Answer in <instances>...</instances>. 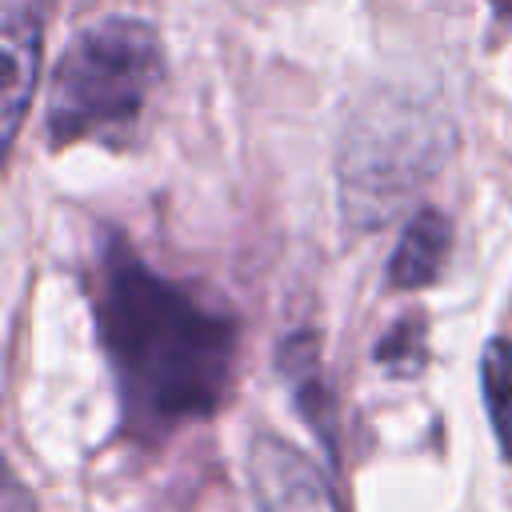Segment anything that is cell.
Listing matches in <instances>:
<instances>
[{
  "label": "cell",
  "mask_w": 512,
  "mask_h": 512,
  "mask_svg": "<svg viewBox=\"0 0 512 512\" xmlns=\"http://www.w3.org/2000/svg\"><path fill=\"white\" fill-rule=\"evenodd\" d=\"M248 476L260 512H340L332 484L320 468L276 436H256L248 452Z\"/></svg>",
  "instance_id": "277c9868"
},
{
  "label": "cell",
  "mask_w": 512,
  "mask_h": 512,
  "mask_svg": "<svg viewBox=\"0 0 512 512\" xmlns=\"http://www.w3.org/2000/svg\"><path fill=\"white\" fill-rule=\"evenodd\" d=\"M96 320L136 436H160L224 404L236 320L156 276L124 244H112L100 260Z\"/></svg>",
  "instance_id": "6da1fadb"
},
{
  "label": "cell",
  "mask_w": 512,
  "mask_h": 512,
  "mask_svg": "<svg viewBox=\"0 0 512 512\" xmlns=\"http://www.w3.org/2000/svg\"><path fill=\"white\" fill-rule=\"evenodd\" d=\"M448 236H452L448 220L436 208H420L408 220L392 260H388V284L400 288V292L432 284L440 264H444V256H448Z\"/></svg>",
  "instance_id": "8992f818"
},
{
  "label": "cell",
  "mask_w": 512,
  "mask_h": 512,
  "mask_svg": "<svg viewBox=\"0 0 512 512\" xmlns=\"http://www.w3.org/2000/svg\"><path fill=\"white\" fill-rule=\"evenodd\" d=\"M492 4H496L500 16H512V0H492Z\"/></svg>",
  "instance_id": "30bf717a"
},
{
  "label": "cell",
  "mask_w": 512,
  "mask_h": 512,
  "mask_svg": "<svg viewBox=\"0 0 512 512\" xmlns=\"http://www.w3.org/2000/svg\"><path fill=\"white\" fill-rule=\"evenodd\" d=\"M480 388H484L496 444H500L504 460L512 464V344L504 336L488 340V348L480 356Z\"/></svg>",
  "instance_id": "52a82bcc"
},
{
  "label": "cell",
  "mask_w": 512,
  "mask_h": 512,
  "mask_svg": "<svg viewBox=\"0 0 512 512\" xmlns=\"http://www.w3.org/2000/svg\"><path fill=\"white\" fill-rule=\"evenodd\" d=\"M52 0H4V88H0V144L12 148L24 108L36 88L40 48H44V20Z\"/></svg>",
  "instance_id": "5b68a950"
},
{
  "label": "cell",
  "mask_w": 512,
  "mask_h": 512,
  "mask_svg": "<svg viewBox=\"0 0 512 512\" xmlns=\"http://www.w3.org/2000/svg\"><path fill=\"white\" fill-rule=\"evenodd\" d=\"M424 152L436 156L440 144L424 132V120L416 112H368L356 132H348L340 164L348 216H360V224L392 216V204L436 164L424 160Z\"/></svg>",
  "instance_id": "3957f363"
},
{
  "label": "cell",
  "mask_w": 512,
  "mask_h": 512,
  "mask_svg": "<svg viewBox=\"0 0 512 512\" xmlns=\"http://www.w3.org/2000/svg\"><path fill=\"white\" fill-rule=\"evenodd\" d=\"M280 360H284V376H292V384H296V400H300V412L316 424V428H324V436H332V416H328V392H324V384H320V364H316V340L312 336H296V340H288L284 344V352H280Z\"/></svg>",
  "instance_id": "ba28073f"
},
{
  "label": "cell",
  "mask_w": 512,
  "mask_h": 512,
  "mask_svg": "<svg viewBox=\"0 0 512 512\" xmlns=\"http://www.w3.org/2000/svg\"><path fill=\"white\" fill-rule=\"evenodd\" d=\"M376 360L388 364L392 372H420V364H424V320H404V324H396V328L380 340Z\"/></svg>",
  "instance_id": "9c48e42d"
},
{
  "label": "cell",
  "mask_w": 512,
  "mask_h": 512,
  "mask_svg": "<svg viewBox=\"0 0 512 512\" xmlns=\"http://www.w3.org/2000/svg\"><path fill=\"white\" fill-rule=\"evenodd\" d=\"M164 76L160 36L132 16H104L84 24L52 76L48 140H104L124 144L140 124Z\"/></svg>",
  "instance_id": "7a4b0ae2"
}]
</instances>
